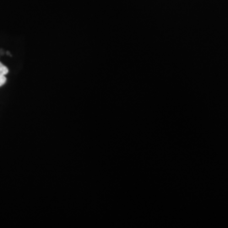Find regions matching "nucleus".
<instances>
[{"label":"nucleus","mask_w":228,"mask_h":228,"mask_svg":"<svg viewBox=\"0 0 228 228\" xmlns=\"http://www.w3.org/2000/svg\"><path fill=\"white\" fill-rule=\"evenodd\" d=\"M9 73V68L0 62V75H6Z\"/></svg>","instance_id":"nucleus-1"},{"label":"nucleus","mask_w":228,"mask_h":228,"mask_svg":"<svg viewBox=\"0 0 228 228\" xmlns=\"http://www.w3.org/2000/svg\"><path fill=\"white\" fill-rule=\"evenodd\" d=\"M6 81H7V79L5 77V75H0V87L5 85Z\"/></svg>","instance_id":"nucleus-2"}]
</instances>
